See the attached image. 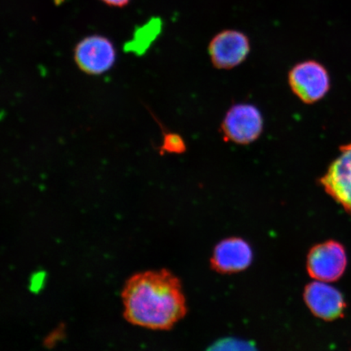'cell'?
Returning a JSON list of instances; mask_svg holds the SVG:
<instances>
[{"mask_svg": "<svg viewBox=\"0 0 351 351\" xmlns=\"http://www.w3.org/2000/svg\"><path fill=\"white\" fill-rule=\"evenodd\" d=\"M253 261V252L247 241L230 238L214 249L210 265L217 273L231 274L247 269Z\"/></svg>", "mask_w": 351, "mask_h": 351, "instance_id": "9", "label": "cell"}, {"mask_svg": "<svg viewBox=\"0 0 351 351\" xmlns=\"http://www.w3.org/2000/svg\"><path fill=\"white\" fill-rule=\"evenodd\" d=\"M149 112L152 114L154 119L160 125L162 134H163V142H162L160 147H157V151L159 152L160 155L164 156L166 153L179 154L180 155V154L185 152L186 145L182 136L177 133H173V132L166 131L165 126L157 119L150 109H149Z\"/></svg>", "mask_w": 351, "mask_h": 351, "instance_id": "10", "label": "cell"}, {"mask_svg": "<svg viewBox=\"0 0 351 351\" xmlns=\"http://www.w3.org/2000/svg\"><path fill=\"white\" fill-rule=\"evenodd\" d=\"M73 57L82 72L90 76H100L115 64L117 51L110 39L93 34L77 44Z\"/></svg>", "mask_w": 351, "mask_h": 351, "instance_id": "5", "label": "cell"}, {"mask_svg": "<svg viewBox=\"0 0 351 351\" xmlns=\"http://www.w3.org/2000/svg\"><path fill=\"white\" fill-rule=\"evenodd\" d=\"M304 300L307 307L315 317L333 322L344 317L346 302L343 295L327 282H311L306 285Z\"/></svg>", "mask_w": 351, "mask_h": 351, "instance_id": "8", "label": "cell"}, {"mask_svg": "<svg viewBox=\"0 0 351 351\" xmlns=\"http://www.w3.org/2000/svg\"><path fill=\"white\" fill-rule=\"evenodd\" d=\"M328 195L351 216V143L340 148V155L319 179Z\"/></svg>", "mask_w": 351, "mask_h": 351, "instance_id": "7", "label": "cell"}, {"mask_svg": "<svg viewBox=\"0 0 351 351\" xmlns=\"http://www.w3.org/2000/svg\"><path fill=\"white\" fill-rule=\"evenodd\" d=\"M125 317L143 328L166 330L186 313L182 285L167 270L136 274L122 293Z\"/></svg>", "mask_w": 351, "mask_h": 351, "instance_id": "1", "label": "cell"}, {"mask_svg": "<svg viewBox=\"0 0 351 351\" xmlns=\"http://www.w3.org/2000/svg\"><path fill=\"white\" fill-rule=\"evenodd\" d=\"M348 254L343 245L335 240L324 241L310 250L306 269L311 278L332 282L343 276L348 267Z\"/></svg>", "mask_w": 351, "mask_h": 351, "instance_id": "4", "label": "cell"}, {"mask_svg": "<svg viewBox=\"0 0 351 351\" xmlns=\"http://www.w3.org/2000/svg\"><path fill=\"white\" fill-rule=\"evenodd\" d=\"M288 82L293 93L306 104L319 102L330 89L328 70L315 60L302 61L293 66L289 73Z\"/></svg>", "mask_w": 351, "mask_h": 351, "instance_id": "2", "label": "cell"}, {"mask_svg": "<svg viewBox=\"0 0 351 351\" xmlns=\"http://www.w3.org/2000/svg\"><path fill=\"white\" fill-rule=\"evenodd\" d=\"M263 118L260 109L250 104L232 106L221 123V134L226 142L248 145L261 137Z\"/></svg>", "mask_w": 351, "mask_h": 351, "instance_id": "3", "label": "cell"}, {"mask_svg": "<svg viewBox=\"0 0 351 351\" xmlns=\"http://www.w3.org/2000/svg\"><path fill=\"white\" fill-rule=\"evenodd\" d=\"M108 6L123 8L127 5L130 0H101Z\"/></svg>", "mask_w": 351, "mask_h": 351, "instance_id": "11", "label": "cell"}, {"mask_svg": "<svg viewBox=\"0 0 351 351\" xmlns=\"http://www.w3.org/2000/svg\"><path fill=\"white\" fill-rule=\"evenodd\" d=\"M251 52L247 35L236 29L218 33L209 43L208 54L219 69H231L243 64Z\"/></svg>", "mask_w": 351, "mask_h": 351, "instance_id": "6", "label": "cell"}]
</instances>
